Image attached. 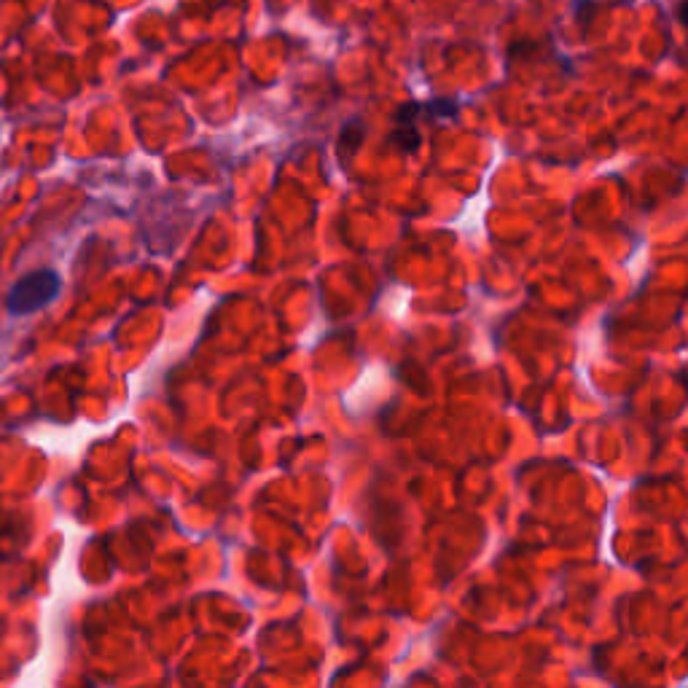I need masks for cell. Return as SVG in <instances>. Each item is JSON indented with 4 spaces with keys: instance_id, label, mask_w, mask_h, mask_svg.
Masks as SVG:
<instances>
[{
    "instance_id": "cell-3",
    "label": "cell",
    "mask_w": 688,
    "mask_h": 688,
    "mask_svg": "<svg viewBox=\"0 0 688 688\" xmlns=\"http://www.w3.org/2000/svg\"><path fill=\"white\" fill-rule=\"evenodd\" d=\"M678 19H680V22H683V25L688 27V0H686V3H680V6H678Z\"/></svg>"
},
{
    "instance_id": "cell-1",
    "label": "cell",
    "mask_w": 688,
    "mask_h": 688,
    "mask_svg": "<svg viewBox=\"0 0 688 688\" xmlns=\"http://www.w3.org/2000/svg\"><path fill=\"white\" fill-rule=\"evenodd\" d=\"M60 293V277L52 269H38L14 283L6 296V307L11 315H33L43 310L49 301Z\"/></svg>"
},
{
    "instance_id": "cell-2",
    "label": "cell",
    "mask_w": 688,
    "mask_h": 688,
    "mask_svg": "<svg viewBox=\"0 0 688 688\" xmlns=\"http://www.w3.org/2000/svg\"><path fill=\"white\" fill-rule=\"evenodd\" d=\"M363 135H366V127H363L361 119H353L347 121V127H344L342 132V151L344 154H353V151H358L363 143Z\"/></svg>"
}]
</instances>
